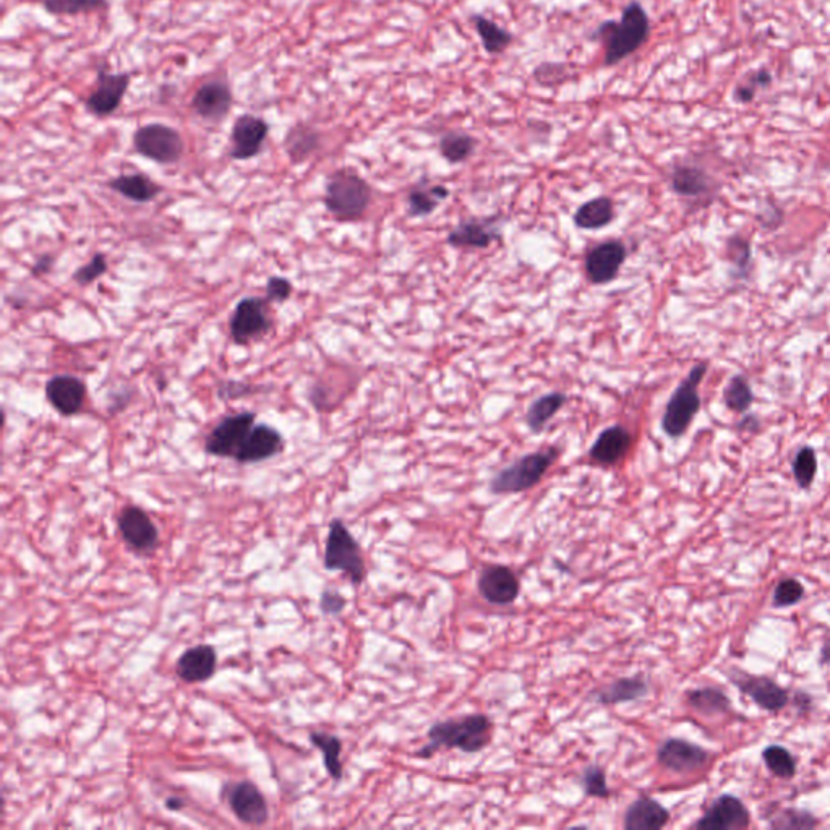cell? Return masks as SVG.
Masks as SVG:
<instances>
[{
  "mask_svg": "<svg viewBox=\"0 0 830 830\" xmlns=\"http://www.w3.org/2000/svg\"><path fill=\"white\" fill-rule=\"evenodd\" d=\"M631 441H633L631 433L625 427L615 425L600 433L589 451V456L600 466H615L625 458L631 448Z\"/></svg>",
  "mask_w": 830,
  "mask_h": 830,
  "instance_id": "obj_26",
  "label": "cell"
},
{
  "mask_svg": "<svg viewBox=\"0 0 830 830\" xmlns=\"http://www.w3.org/2000/svg\"><path fill=\"white\" fill-rule=\"evenodd\" d=\"M231 336L236 344L252 343L255 339L261 338L271 328V321L268 318V307L266 300L260 297H245L237 304L236 310L231 318Z\"/></svg>",
  "mask_w": 830,
  "mask_h": 830,
  "instance_id": "obj_13",
  "label": "cell"
},
{
  "mask_svg": "<svg viewBox=\"0 0 830 830\" xmlns=\"http://www.w3.org/2000/svg\"><path fill=\"white\" fill-rule=\"evenodd\" d=\"M284 450V438L276 428L270 425H255L244 446L237 453L236 461L240 464L261 463L273 458Z\"/></svg>",
  "mask_w": 830,
  "mask_h": 830,
  "instance_id": "obj_22",
  "label": "cell"
},
{
  "mask_svg": "<svg viewBox=\"0 0 830 830\" xmlns=\"http://www.w3.org/2000/svg\"><path fill=\"white\" fill-rule=\"evenodd\" d=\"M711 754L702 746L683 740L668 738L657 749V761L660 766L675 774H689L706 766Z\"/></svg>",
  "mask_w": 830,
  "mask_h": 830,
  "instance_id": "obj_17",
  "label": "cell"
},
{
  "mask_svg": "<svg viewBox=\"0 0 830 830\" xmlns=\"http://www.w3.org/2000/svg\"><path fill=\"white\" fill-rule=\"evenodd\" d=\"M651 33V20L639 2H629L621 13L620 22L602 23L595 31V39L604 46L607 67L620 64L646 44Z\"/></svg>",
  "mask_w": 830,
  "mask_h": 830,
  "instance_id": "obj_2",
  "label": "cell"
},
{
  "mask_svg": "<svg viewBox=\"0 0 830 830\" xmlns=\"http://www.w3.org/2000/svg\"><path fill=\"white\" fill-rule=\"evenodd\" d=\"M321 148V133L305 120H297L284 137V151L292 164H304Z\"/></svg>",
  "mask_w": 830,
  "mask_h": 830,
  "instance_id": "obj_27",
  "label": "cell"
},
{
  "mask_svg": "<svg viewBox=\"0 0 830 830\" xmlns=\"http://www.w3.org/2000/svg\"><path fill=\"white\" fill-rule=\"evenodd\" d=\"M372 189L352 169L333 172L326 182L325 205L339 221H356L367 211Z\"/></svg>",
  "mask_w": 830,
  "mask_h": 830,
  "instance_id": "obj_3",
  "label": "cell"
},
{
  "mask_svg": "<svg viewBox=\"0 0 830 830\" xmlns=\"http://www.w3.org/2000/svg\"><path fill=\"white\" fill-rule=\"evenodd\" d=\"M323 563L328 571L346 574L354 586H360L367 576L362 548L341 519L331 521Z\"/></svg>",
  "mask_w": 830,
  "mask_h": 830,
  "instance_id": "obj_6",
  "label": "cell"
},
{
  "mask_svg": "<svg viewBox=\"0 0 830 830\" xmlns=\"http://www.w3.org/2000/svg\"><path fill=\"white\" fill-rule=\"evenodd\" d=\"M477 591L488 604L505 607L518 600L521 594V581L510 566L488 565L480 571Z\"/></svg>",
  "mask_w": 830,
  "mask_h": 830,
  "instance_id": "obj_14",
  "label": "cell"
},
{
  "mask_svg": "<svg viewBox=\"0 0 830 830\" xmlns=\"http://www.w3.org/2000/svg\"><path fill=\"white\" fill-rule=\"evenodd\" d=\"M107 271V260L103 253H96L95 257L91 258L85 266L73 273V281L80 284V286H90L95 283L99 276H103Z\"/></svg>",
  "mask_w": 830,
  "mask_h": 830,
  "instance_id": "obj_46",
  "label": "cell"
},
{
  "mask_svg": "<svg viewBox=\"0 0 830 830\" xmlns=\"http://www.w3.org/2000/svg\"><path fill=\"white\" fill-rule=\"evenodd\" d=\"M626 247L618 240L600 244L587 253L586 273L592 284H608L617 278L626 260Z\"/></svg>",
  "mask_w": 830,
  "mask_h": 830,
  "instance_id": "obj_20",
  "label": "cell"
},
{
  "mask_svg": "<svg viewBox=\"0 0 830 830\" xmlns=\"http://www.w3.org/2000/svg\"><path fill=\"white\" fill-rule=\"evenodd\" d=\"M133 148L143 158L167 166L179 163L184 156L185 143L179 130L171 125L153 122L135 130Z\"/></svg>",
  "mask_w": 830,
  "mask_h": 830,
  "instance_id": "obj_7",
  "label": "cell"
},
{
  "mask_svg": "<svg viewBox=\"0 0 830 830\" xmlns=\"http://www.w3.org/2000/svg\"><path fill=\"white\" fill-rule=\"evenodd\" d=\"M686 702H688L691 709L699 712V714L706 715V717L725 714L732 707V702L728 699L727 694L720 691L719 688H712V686L689 691L686 694Z\"/></svg>",
  "mask_w": 830,
  "mask_h": 830,
  "instance_id": "obj_32",
  "label": "cell"
},
{
  "mask_svg": "<svg viewBox=\"0 0 830 830\" xmlns=\"http://www.w3.org/2000/svg\"><path fill=\"white\" fill-rule=\"evenodd\" d=\"M769 826L772 829H792V830H808L819 826L818 819L814 818L813 814L803 809H785L782 813L775 816L774 821H771Z\"/></svg>",
  "mask_w": 830,
  "mask_h": 830,
  "instance_id": "obj_42",
  "label": "cell"
},
{
  "mask_svg": "<svg viewBox=\"0 0 830 830\" xmlns=\"http://www.w3.org/2000/svg\"><path fill=\"white\" fill-rule=\"evenodd\" d=\"M500 237L497 226L487 221L471 219L459 224L448 236V244L458 249H487Z\"/></svg>",
  "mask_w": 830,
  "mask_h": 830,
  "instance_id": "obj_28",
  "label": "cell"
},
{
  "mask_svg": "<svg viewBox=\"0 0 830 830\" xmlns=\"http://www.w3.org/2000/svg\"><path fill=\"white\" fill-rule=\"evenodd\" d=\"M493 724L484 714L440 720L428 728L427 745L414 754L415 758L430 759L440 749H461L463 753H480L492 743Z\"/></svg>",
  "mask_w": 830,
  "mask_h": 830,
  "instance_id": "obj_1",
  "label": "cell"
},
{
  "mask_svg": "<svg viewBox=\"0 0 830 830\" xmlns=\"http://www.w3.org/2000/svg\"><path fill=\"white\" fill-rule=\"evenodd\" d=\"M184 806V800L179 798V796H171V798H167L166 800V808L171 809V811H179Z\"/></svg>",
  "mask_w": 830,
  "mask_h": 830,
  "instance_id": "obj_52",
  "label": "cell"
},
{
  "mask_svg": "<svg viewBox=\"0 0 830 830\" xmlns=\"http://www.w3.org/2000/svg\"><path fill=\"white\" fill-rule=\"evenodd\" d=\"M448 195H450V192L443 185L414 189L409 195V213H411V216H427V214L437 210V206Z\"/></svg>",
  "mask_w": 830,
  "mask_h": 830,
  "instance_id": "obj_37",
  "label": "cell"
},
{
  "mask_svg": "<svg viewBox=\"0 0 830 830\" xmlns=\"http://www.w3.org/2000/svg\"><path fill=\"white\" fill-rule=\"evenodd\" d=\"M751 824L745 803L733 795H720L694 824L699 830H745Z\"/></svg>",
  "mask_w": 830,
  "mask_h": 830,
  "instance_id": "obj_18",
  "label": "cell"
},
{
  "mask_svg": "<svg viewBox=\"0 0 830 830\" xmlns=\"http://www.w3.org/2000/svg\"><path fill=\"white\" fill-rule=\"evenodd\" d=\"M49 15L54 17H78L85 13L107 12L109 0H38Z\"/></svg>",
  "mask_w": 830,
  "mask_h": 830,
  "instance_id": "obj_34",
  "label": "cell"
},
{
  "mask_svg": "<svg viewBox=\"0 0 830 830\" xmlns=\"http://www.w3.org/2000/svg\"><path fill=\"white\" fill-rule=\"evenodd\" d=\"M117 526L125 544L135 552L151 553L158 547V527L142 508L125 506L117 518Z\"/></svg>",
  "mask_w": 830,
  "mask_h": 830,
  "instance_id": "obj_16",
  "label": "cell"
},
{
  "mask_svg": "<svg viewBox=\"0 0 830 830\" xmlns=\"http://www.w3.org/2000/svg\"><path fill=\"white\" fill-rule=\"evenodd\" d=\"M292 294V284L289 279L286 278H278V276H274V278L268 279V284H266V297L270 302H284V300L289 299Z\"/></svg>",
  "mask_w": 830,
  "mask_h": 830,
  "instance_id": "obj_47",
  "label": "cell"
},
{
  "mask_svg": "<svg viewBox=\"0 0 830 830\" xmlns=\"http://www.w3.org/2000/svg\"><path fill=\"white\" fill-rule=\"evenodd\" d=\"M565 403L566 394L561 393L545 394L542 398L537 399L527 411V427L531 428L534 433L542 432L545 425L558 414Z\"/></svg>",
  "mask_w": 830,
  "mask_h": 830,
  "instance_id": "obj_35",
  "label": "cell"
},
{
  "mask_svg": "<svg viewBox=\"0 0 830 830\" xmlns=\"http://www.w3.org/2000/svg\"><path fill=\"white\" fill-rule=\"evenodd\" d=\"M255 419L257 415L247 411L224 417L206 438V453L216 458L236 459L237 453L255 427Z\"/></svg>",
  "mask_w": 830,
  "mask_h": 830,
  "instance_id": "obj_9",
  "label": "cell"
},
{
  "mask_svg": "<svg viewBox=\"0 0 830 830\" xmlns=\"http://www.w3.org/2000/svg\"><path fill=\"white\" fill-rule=\"evenodd\" d=\"M52 266V258L48 257V255H44V257L39 258L38 263H36L35 268H33V273L35 274H44L48 273L51 270Z\"/></svg>",
  "mask_w": 830,
  "mask_h": 830,
  "instance_id": "obj_51",
  "label": "cell"
},
{
  "mask_svg": "<svg viewBox=\"0 0 830 830\" xmlns=\"http://www.w3.org/2000/svg\"><path fill=\"white\" fill-rule=\"evenodd\" d=\"M309 738L310 743L323 753L326 772L330 774L331 779L336 780V782L343 779V762H341L343 741H341V738L325 732L310 733Z\"/></svg>",
  "mask_w": 830,
  "mask_h": 830,
  "instance_id": "obj_33",
  "label": "cell"
},
{
  "mask_svg": "<svg viewBox=\"0 0 830 830\" xmlns=\"http://www.w3.org/2000/svg\"><path fill=\"white\" fill-rule=\"evenodd\" d=\"M568 77H570L568 67L565 64H558V62H545L534 70L535 80L545 88L561 85V83L568 80Z\"/></svg>",
  "mask_w": 830,
  "mask_h": 830,
  "instance_id": "obj_45",
  "label": "cell"
},
{
  "mask_svg": "<svg viewBox=\"0 0 830 830\" xmlns=\"http://www.w3.org/2000/svg\"><path fill=\"white\" fill-rule=\"evenodd\" d=\"M724 399L730 411L740 412V414L748 411L754 403V394L749 381L741 375L733 377L725 386Z\"/></svg>",
  "mask_w": 830,
  "mask_h": 830,
  "instance_id": "obj_39",
  "label": "cell"
},
{
  "mask_svg": "<svg viewBox=\"0 0 830 830\" xmlns=\"http://www.w3.org/2000/svg\"><path fill=\"white\" fill-rule=\"evenodd\" d=\"M109 189L120 193L122 197L127 198V200H132L135 203L151 202L163 190L161 189V185L156 184L155 180L150 179L143 172L114 177L109 182Z\"/></svg>",
  "mask_w": 830,
  "mask_h": 830,
  "instance_id": "obj_29",
  "label": "cell"
},
{
  "mask_svg": "<svg viewBox=\"0 0 830 830\" xmlns=\"http://www.w3.org/2000/svg\"><path fill=\"white\" fill-rule=\"evenodd\" d=\"M805 599V587L798 579L785 578L775 586L772 604L775 608L793 607Z\"/></svg>",
  "mask_w": 830,
  "mask_h": 830,
  "instance_id": "obj_43",
  "label": "cell"
},
{
  "mask_svg": "<svg viewBox=\"0 0 830 830\" xmlns=\"http://www.w3.org/2000/svg\"><path fill=\"white\" fill-rule=\"evenodd\" d=\"M821 664L830 665V639H827L826 644L821 649Z\"/></svg>",
  "mask_w": 830,
  "mask_h": 830,
  "instance_id": "obj_53",
  "label": "cell"
},
{
  "mask_svg": "<svg viewBox=\"0 0 830 830\" xmlns=\"http://www.w3.org/2000/svg\"><path fill=\"white\" fill-rule=\"evenodd\" d=\"M772 83V75L769 70L759 69L756 72L749 73L743 82L738 83L735 88L736 101L740 103H751L756 98V93L761 88H767Z\"/></svg>",
  "mask_w": 830,
  "mask_h": 830,
  "instance_id": "obj_44",
  "label": "cell"
},
{
  "mask_svg": "<svg viewBox=\"0 0 830 830\" xmlns=\"http://www.w3.org/2000/svg\"><path fill=\"white\" fill-rule=\"evenodd\" d=\"M472 23H474L475 31H477L480 41H482V46L490 56L503 54L513 44L514 36L511 35L510 31L501 28L498 23L493 22L490 18L484 17V15H474Z\"/></svg>",
  "mask_w": 830,
  "mask_h": 830,
  "instance_id": "obj_31",
  "label": "cell"
},
{
  "mask_svg": "<svg viewBox=\"0 0 830 830\" xmlns=\"http://www.w3.org/2000/svg\"><path fill=\"white\" fill-rule=\"evenodd\" d=\"M234 106V93L226 77H213L198 86L190 107L208 124H223Z\"/></svg>",
  "mask_w": 830,
  "mask_h": 830,
  "instance_id": "obj_11",
  "label": "cell"
},
{
  "mask_svg": "<svg viewBox=\"0 0 830 830\" xmlns=\"http://www.w3.org/2000/svg\"><path fill=\"white\" fill-rule=\"evenodd\" d=\"M706 373V362L696 365L672 394V398L665 407L664 417H662V428L668 437H683L693 424L694 417L701 411L699 386L706 377Z\"/></svg>",
  "mask_w": 830,
  "mask_h": 830,
  "instance_id": "obj_4",
  "label": "cell"
},
{
  "mask_svg": "<svg viewBox=\"0 0 830 830\" xmlns=\"http://www.w3.org/2000/svg\"><path fill=\"white\" fill-rule=\"evenodd\" d=\"M762 759L767 769L779 779L792 780L796 775V759L787 748L779 745L767 746L762 751Z\"/></svg>",
  "mask_w": 830,
  "mask_h": 830,
  "instance_id": "obj_38",
  "label": "cell"
},
{
  "mask_svg": "<svg viewBox=\"0 0 830 830\" xmlns=\"http://www.w3.org/2000/svg\"><path fill=\"white\" fill-rule=\"evenodd\" d=\"M558 456L560 451L557 448L522 456L516 463L493 475V479L490 480V492L493 495H511L531 490L544 479V475L557 461Z\"/></svg>",
  "mask_w": 830,
  "mask_h": 830,
  "instance_id": "obj_5",
  "label": "cell"
},
{
  "mask_svg": "<svg viewBox=\"0 0 830 830\" xmlns=\"http://www.w3.org/2000/svg\"><path fill=\"white\" fill-rule=\"evenodd\" d=\"M584 795L591 796V798H599V800H607L608 796L612 795V790L608 787L607 772L597 764L587 766L582 771L579 777Z\"/></svg>",
  "mask_w": 830,
  "mask_h": 830,
  "instance_id": "obj_41",
  "label": "cell"
},
{
  "mask_svg": "<svg viewBox=\"0 0 830 830\" xmlns=\"http://www.w3.org/2000/svg\"><path fill=\"white\" fill-rule=\"evenodd\" d=\"M613 218H615V208H613L612 200L607 197H597L579 206L574 214V223L579 229L595 231L612 223Z\"/></svg>",
  "mask_w": 830,
  "mask_h": 830,
  "instance_id": "obj_30",
  "label": "cell"
},
{
  "mask_svg": "<svg viewBox=\"0 0 830 830\" xmlns=\"http://www.w3.org/2000/svg\"><path fill=\"white\" fill-rule=\"evenodd\" d=\"M440 153L451 164L464 163L474 155L477 140L464 132H448L441 137Z\"/></svg>",
  "mask_w": 830,
  "mask_h": 830,
  "instance_id": "obj_36",
  "label": "cell"
},
{
  "mask_svg": "<svg viewBox=\"0 0 830 830\" xmlns=\"http://www.w3.org/2000/svg\"><path fill=\"white\" fill-rule=\"evenodd\" d=\"M270 135V124L263 117L255 114H240L231 129V150L229 156L234 161H249L257 158L263 151L266 138Z\"/></svg>",
  "mask_w": 830,
  "mask_h": 830,
  "instance_id": "obj_12",
  "label": "cell"
},
{
  "mask_svg": "<svg viewBox=\"0 0 830 830\" xmlns=\"http://www.w3.org/2000/svg\"><path fill=\"white\" fill-rule=\"evenodd\" d=\"M651 693V685L644 676L618 678V680L602 686L592 694V699L600 706H620L628 702L641 701Z\"/></svg>",
  "mask_w": 830,
  "mask_h": 830,
  "instance_id": "obj_25",
  "label": "cell"
},
{
  "mask_svg": "<svg viewBox=\"0 0 830 830\" xmlns=\"http://www.w3.org/2000/svg\"><path fill=\"white\" fill-rule=\"evenodd\" d=\"M670 184L673 192L689 200L711 202L714 193L719 190L714 177L704 167L694 163L676 164L670 174Z\"/></svg>",
  "mask_w": 830,
  "mask_h": 830,
  "instance_id": "obj_19",
  "label": "cell"
},
{
  "mask_svg": "<svg viewBox=\"0 0 830 830\" xmlns=\"http://www.w3.org/2000/svg\"><path fill=\"white\" fill-rule=\"evenodd\" d=\"M816 474H818L816 451L811 446H803L793 459V477H795L796 484L806 490L813 485Z\"/></svg>",
  "mask_w": 830,
  "mask_h": 830,
  "instance_id": "obj_40",
  "label": "cell"
},
{
  "mask_svg": "<svg viewBox=\"0 0 830 830\" xmlns=\"http://www.w3.org/2000/svg\"><path fill=\"white\" fill-rule=\"evenodd\" d=\"M346 605V599H344L343 595L339 594V592L328 589V591L321 594L320 610L325 613V615H331V617L339 615V613L344 612Z\"/></svg>",
  "mask_w": 830,
  "mask_h": 830,
  "instance_id": "obj_49",
  "label": "cell"
},
{
  "mask_svg": "<svg viewBox=\"0 0 830 830\" xmlns=\"http://www.w3.org/2000/svg\"><path fill=\"white\" fill-rule=\"evenodd\" d=\"M247 393H249V386L239 383V381H227L226 385L223 386V390H221V394H223L221 398H242Z\"/></svg>",
  "mask_w": 830,
  "mask_h": 830,
  "instance_id": "obj_50",
  "label": "cell"
},
{
  "mask_svg": "<svg viewBox=\"0 0 830 830\" xmlns=\"http://www.w3.org/2000/svg\"><path fill=\"white\" fill-rule=\"evenodd\" d=\"M670 821V811L651 796L641 795L628 806L623 818L625 830H660Z\"/></svg>",
  "mask_w": 830,
  "mask_h": 830,
  "instance_id": "obj_24",
  "label": "cell"
},
{
  "mask_svg": "<svg viewBox=\"0 0 830 830\" xmlns=\"http://www.w3.org/2000/svg\"><path fill=\"white\" fill-rule=\"evenodd\" d=\"M46 396L59 414L70 417L82 411L86 399V386L80 378L57 375L48 381Z\"/></svg>",
  "mask_w": 830,
  "mask_h": 830,
  "instance_id": "obj_21",
  "label": "cell"
},
{
  "mask_svg": "<svg viewBox=\"0 0 830 830\" xmlns=\"http://www.w3.org/2000/svg\"><path fill=\"white\" fill-rule=\"evenodd\" d=\"M728 258L732 261L733 265H736V268H746L749 263V244L746 242L745 239H741V237H733V239L728 240Z\"/></svg>",
  "mask_w": 830,
  "mask_h": 830,
  "instance_id": "obj_48",
  "label": "cell"
},
{
  "mask_svg": "<svg viewBox=\"0 0 830 830\" xmlns=\"http://www.w3.org/2000/svg\"><path fill=\"white\" fill-rule=\"evenodd\" d=\"M132 83V73L109 72L106 65H101L96 75L95 90L91 91L85 101V109L91 116L107 119L119 111L127 91Z\"/></svg>",
  "mask_w": 830,
  "mask_h": 830,
  "instance_id": "obj_8",
  "label": "cell"
},
{
  "mask_svg": "<svg viewBox=\"0 0 830 830\" xmlns=\"http://www.w3.org/2000/svg\"><path fill=\"white\" fill-rule=\"evenodd\" d=\"M223 798L234 816L247 826H265L270 819V808L260 788L249 780L224 785Z\"/></svg>",
  "mask_w": 830,
  "mask_h": 830,
  "instance_id": "obj_10",
  "label": "cell"
},
{
  "mask_svg": "<svg viewBox=\"0 0 830 830\" xmlns=\"http://www.w3.org/2000/svg\"><path fill=\"white\" fill-rule=\"evenodd\" d=\"M733 685L741 693L753 699L756 706L767 712H780L790 704V694L769 676L749 675L745 672H733L730 675Z\"/></svg>",
  "mask_w": 830,
  "mask_h": 830,
  "instance_id": "obj_15",
  "label": "cell"
},
{
  "mask_svg": "<svg viewBox=\"0 0 830 830\" xmlns=\"http://www.w3.org/2000/svg\"><path fill=\"white\" fill-rule=\"evenodd\" d=\"M218 667V654L213 646L200 644L190 647L180 655L176 664V673L185 683H203L213 678Z\"/></svg>",
  "mask_w": 830,
  "mask_h": 830,
  "instance_id": "obj_23",
  "label": "cell"
}]
</instances>
